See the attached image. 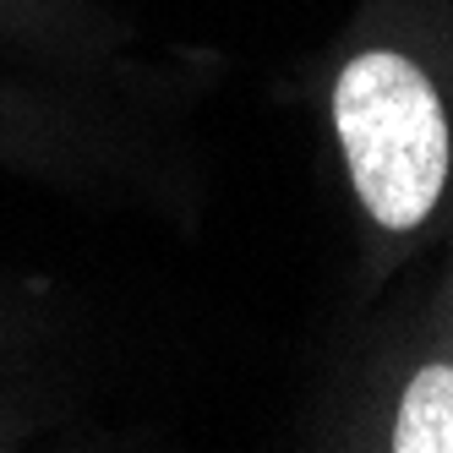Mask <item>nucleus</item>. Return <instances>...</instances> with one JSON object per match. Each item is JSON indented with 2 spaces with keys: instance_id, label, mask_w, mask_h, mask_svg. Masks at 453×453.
<instances>
[{
  "instance_id": "obj_1",
  "label": "nucleus",
  "mask_w": 453,
  "mask_h": 453,
  "mask_svg": "<svg viewBox=\"0 0 453 453\" xmlns=\"http://www.w3.org/2000/svg\"><path fill=\"white\" fill-rule=\"evenodd\" d=\"M334 126L349 186L372 224L415 230L448 191L453 137L442 93L399 50H361L334 82Z\"/></svg>"
},
{
  "instance_id": "obj_2",
  "label": "nucleus",
  "mask_w": 453,
  "mask_h": 453,
  "mask_svg": "<svg viewBox=\"0 0 453 453\" xmlns=\"http://www.w3.org/2000/svg\"><path fill=\"white\" fill-rule=\"evenodd\" d=\"M399 453H453V366L432 361L420 366L399 399L394 442Z\"/></svg>"
}]
</instances>
